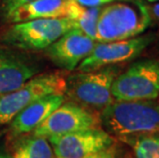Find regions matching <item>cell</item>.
I'll return each mask as SVG.
<instances>
[{"instance_id":"1","label":"cell","mask_w":159,"mask_h":158,"mask_svg":"<svg viewBox=\"0 0 159 158\" xmlns=\"http://www.w3.org/2000/svg\"><path fill=\"white\" fill-rule=\"evenodd\" d=\"M100 121L108 133L119 139L159 133V102L114 101L101 111Z\"/></svg>"},{"instance_id":"2","label":"cell","mask_w":159,"mask_h":158,"mask_svg":"<svg viewBox=\"0 0 159 158\" xmlns=\"http://www.w3.org/2000/svg\"><path fill=\"white\" fill-rule=\"evenodd\" d=\"M148 5L140 0L102 7L97 24V42L126 40L140 36L151 25Z\"/></svg>"},{"instance_id":"3","label":"cell","mask_w":159,"mask_h":158,"mask_svg":"<svg viewBox=\"0 0 159 158\" xmlns=\"http://www.w3.org/2000/svg\"><path fill=\"white\" fill-rule=\"evenodd\" d=\"M121 73L117 66H108L89 72H77L66 79L65 95L73 103L90 110L102 111L114 102L112 85Z\"/></svg>"},{"instance_id":"4","label":"cell","mask_w":159,"mask_h":158,"mask_svg":"<svg viewBox=\"0 0 159 158\" xmlns=\"http://www.w3.org/2000/svg\"><path fill=\"white\" fill-rule=\"evenodd\" d=\"M73 28L75 21L68 18L31 20L12 25L3 34V40L21 49L42 50Z\"/></svg>"},{"instance_id":"5","label":"cell","mask_w":159,"mask_h":158,"mask_svg":"<svg viewBox=\"0 0 159 158\" xmlns=\"http://www.w3.org/2000/svg\"><path fill=\"white\" fill-rule=\"evenodd\" d=\"M66 77L60 72L34 76L12 92L0 95V125L11 120L30 104L42 97L66 92Z\"/></svg>"},{"instance_id":"6","label":"cell","mask_w":159,"mask_h":158,"mask_svg":"<svg viewBox=\"0 0 159 158\" xmlns=\"http://www.w3.org/2000/svg\"><path fill=\"white\" fill-rule=\"evenodd\" d=\"M115 101H146L159 97V60L148 59L133 64L114 80Z\"/></svg>"},{"instance_id":"7","label":"cell","mask_w":159,"mask_h":158,"mask_svg":"<svg viewBox=\"0 0 159 158\" xmlns=\"http://www.w3.org/2000/svg\"><path fill=\"white\" fill-rule=\"evenodd\" d=\"M154 39V34H145L119 41L97 42L93 50L79 64L77 69L79 72H89L128 62L140 56Z\"/></svg>"},{"instance_id":"8","label":"cell","mask_w":159,"mask_h":158,"mask_svg":"<svg viewBox=\"0 0 159 158\" xmlns=\"http://www.w3.org/2000/svg\"><path fill=\"white\" fill-rule=\"evenodd\" d=\"M57 158H87L114 146L113 136L100 127L47 138Z\"/></svg>"},{"instance_id":"9","label":"cell","mask_w":159,"mask_h":158,"mask_svg":"<svg viewBox=\"0 0 159 158\" xmlns=\"http://www.w3.org/2000/svg\"><path fill=\"white\" fill-rule=\"evenodd\" d=\"M100 117L93 110L76 103H63L38 127L33 130L35 137L48 138L79 130L99 127Z\"/></svg>"},{"instance_id":"10","label":"cell","mask_w":159,"mask_h":158,"mask_svg":"<svg viewBox=\"0 0 159 158\" xmlns=\"http://www.w3.org/2000/svg\"><path fill=\"white\" fill-rule=\"evenodd\" d=\"M97 41L81 30L73 28L46 48V55L55 65L73 71L93 52Z\"/></svg>"},{"instance_id":"11","label":"cell","mask_w":159,"mask_h":158,"mask_svg":"<svg viewBox=\"0 0 159 158\" xmlns=\"http://www.w3.org/2000/svg\"><path fill=\"white\" fill-rule=\"evenodd\" d=\"M39 71L30 59L0 44V95L19 88Z\"/></svg>"},{"instance_id":"12","label":"cell","mask_w":159,"mask_h":158,"mask_svg":"<svg viewBox=\"0 0 159 158\" xmlns=\"http://www.w3.org/2000/svg\"><path fill=\"white\" fill-rule=\"evenodd\" d=\"M82 7L74 0H35L13 11L6 18L15 24L38 19L76 20Z\"/></svg>"},{"instance_id":"13","label":"cell","mask_w":159,"mask_h":158,"mask_svg":"<svg viewBox=\"0 0 159 158\" xmlns=\"http://www.w3.org/2000/svg\"><path fill=\"white\" fill-rule=\"evenodd\" d=\"M64 102L65 95L63 93H53L36 100L11 120L12 133L23 134L34 130Z\"/></svg>"},{"instance_id":"14","label":"cell","mask_w":159,"mask_h":158,"mask_svg":"<svg viewBox=\"0 0 159 158\" xmlns=\"http://www.w3.org/2000/svg\"><path fill=\"white\" fill-rule=\"evenodd\" d=\"M53 155L55 153L48 140L34 136L18 147L12 158H53Z\"/></svg>"},{"instance_id":"15","label":"cell","mask_w":159,"mask_h":158,"mask_svg":"<svg viewBox=\"0 0 159 158\" xmlns=\"http://www.w3.org/2000/svg\"><path fill=\"white\" fill-rule=\"evenodd\" d=\"M133 147L136 158H159V133H148L124 138Z\"/></svg>"},{"instance_id":"16","label":"cell","mask_w":159,"mask_h":158,"mask_svg":"<svg viewBox=\"0 0 159 158\" xmlns=\"http://www.w3.org/2000/svg\"><path fill=\"white\" fill-rule=\"evenodd\" d=\"M102 7H82L78 18L75 21L76 28L81 30L84 34L96 40L97 24Z\"/></svg>"},{"instance_id":"17","label":"cell","mask_w":159,"mask_h":158,"mask_svg":"<svg viewBox=\"0 0 159 158\" xmlns=\"http://www.w3.org/2000/svg\"><path fill=\"white\" fill-rule=\"evenodd\" d=\"M35 0H5L4 5H3V9H4L5 12V16L9 15L11 12H12L13 11L18 9L21 6H24L26 4H29Z\"/></svg>"},{"instance_id":"18","label":"cell","mask_w":159,"mask_h":158,"mask_svg":"<svg viewBox=\"0 0 159 158\" xmlns=\"http://www.w3.org/2000/svg\"><path fill=\"white\" fill-rule=\"evenodd\" d=\"M75 1L84 7H100V6L112 2L114 0H75Z\"/></svg>"},{"instance_id":"19","label":"cell","mask_w":159,"mask_h":158,"mask_svg":"<svg viewBox=\"0 0 159 158\" xmlns=\"http://www.w3.org/2000/svg\"><path fill=\"white\" fill-rule=\"evenodd\" d=\"M87 158H118L117 150H116V148L113 146L109 148V149L103 151V152H100L96 154V155L87 157Z\"/></svg>"},{"instance_id":"20","label":"cell","mask_w":159,"mask_h":158,"mask_svg":"<svg viewBox=\"0 0 159 158\" xmlns=\"http://www.w3.org/2000/svg\"><path fill=\"white\" fill-rule=\"evenodd\" d=\"M148 11H149V13H150L152 21H153V20L159 21V2L154 3L153 5H150V6L148 5Z\"/></svg>"},{"instance_id":"21","label":"cell","mask_w":159,"mask_h":158,"mask_svg":"<svg viewBox=\"0 0 159 158\" xmlns=\"http://www.w3.org/2000/svg\"><path fill=\"white\" fill-rule=\"evenodd\" d=\"M148 2H153V3H156V2H159V0H146Z\"/></svg>"},{"instance_id":"22","label":"cell","mask_w":159,"mask_h":158,"mask_svg":"<svg viewBox=\"0 0 159 158\" xmlns=\"http://www.w3.org/2000/svg\"><path fill=\"white\" fill-rule=\"evenodd\" d=\"M0 158H6L5 156H3V155H0Z\"/></svg>"},{"instance_id":"23","label":"cell","mask_w":159,"mask_h":158,"mask_svg":"<svg viewBox=\"0 0 159 158\" xmlns=\"http://www.w3.org/2000/svg\"><path fill=\"white\" fill-rule=\"evenodd\" d=\"M74 1H75V0H74Z\"/></svg>"}]
</instances>
